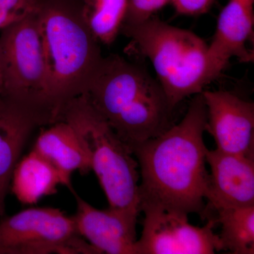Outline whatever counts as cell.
Returning <instances> with one entry per match:
<instances>
[{
  "instance_id": "19",
  "label": "cell",
  "mask_w": 254,
  "mask_h": 254,
  "mask_svg": "<svg viewBox=\"0 0 254 254\" xmlns=\"http://www.w3.org/2000/svg\"><path fill=\"white\" fill-rule=\"evenodd\" d=\"M36 3V0H0V30L27 17Z\"/></svg>"
},
{
  "instance_id": "13",
  "label": "cell",
  "mask_w": 254,
  "mask_h": 254,
  "mask_svg": "<svg viewBox=\"0 0 254 254\" xmlns=\"http://www.w3.org/2000/svg\"><path fill=\"white\" fill-rule=\"evenodd\" d=\"M253 3L230 0L219 15L216 31L208 46V57L214 79L218 77L232 58L242 63L254 60V53L247 48L253 37Z\"/></svg>"
},
{
  "instance_id": "2",
  "label": "cell",
  "mask_w": 254,
  "mask_h": 254,
  "mask_svg": "<svg viewBox=\"0 0 254 254\" xmlns=\"http://www.w3.org/2000/svg\"><path fill=\"white\" fill-rule=\"evenodd\" d=\"M46 72L47 100L55 121L85 94L103 59L83 15L82 0H36L34 9Z\"/></svg>"
},
{
  "instance_id": "16",
  "label": "cell",
  "mask_w": 254,
  "mask_h": 254,
  "mask_svg": "<svg viewBox=\"0 0 254 254\" xmlns=\"http://www.w3.org/2000/svg\"><path fill=\"white\" fill-rule=\"evenodd\" d=\"M210 216L221 225L222 250L234 254H254V206L221 208Z\"/></svg>"
},
{
  "instance_id": "6",
  "label": "cell",
  "mask_w": 254,
  "mask_h": 254,
  "mask_svg": "<svg viewBox=\"0 0 254 254\" xmlns=\"http://www.w3.org/2000/svg\"><path fill=\"white\" fill-rule=\"evenodd\" d=\"M0 69L1 95L56 122L47 100L46 66L34 10L1 30Z\"/></svg>"
},
{
  "instance_id": "14",
  "label": "cell",
  "mask_w": 254,
  "mask_h": 254,
  "mask_svg": "<svg viewBox=\"0 0 254 254\" xmlns=\"http://www.w3.org/2000/svg\"><path fill=\"white\" fill-rule=\"evenodd\" d=\"M33 150L51 164L59 173L62 185L71 191L74 172L86 175L91 171L90 159L72 127L64 120L48 125L37 137Z\"/></svg>"
},
{
  "instance_id": "10",
  "label": "cell",
  "mask_w": 254,
  "mask_h": 254,
  "mask_svg": "<svg viewBox=\"0 0 254 254\" xmlns=\"http://www.w3.org/2000/svg\"><path fill=\"white\" fill-rule=\"evenodd\" d=\"M210 167L201 216L208 210L254 206V158L207 148Z\"/></svg>"
},
{
  "instance_id": "22",
  "label": "cell",
  "mask_w": 254,
  "mask_h": 254,
  "mask_svg": "<svg viewBox=\"0 0 254 254\" xmlns=\"http://www.w3.org/2000/svg\"><path fill=\"white\" fill-rule=\"evenodd\" d=\"M245 1H249V2L253 3L254 4V0H245Z\"/></svg>"
},
{
  "instance_id": "21",
  "label": "cell",
  "mask_w": 254,
  "mask_h": 254,
  "mask_svg": "<svg viewBox=\"0 0 254 254\" xmlns=\"http://www.w3.org/2000/svg\"><path fill=\"white\" fill-rule=\"evenodd\" d=\"M1 93V69H0V94Z\"/></svg>"
},
{
  "instance_id": "17",
  "label": "cell",
  "mask_w": 254,
  "mask_h": 254,
  "mask_svg": "<svg viewBox=\"0 0 254 254\" xmlns=\"http://www.w3.org/2000/svg\"><path fill=\"white\" fill-rule=\"evenodd\" d=\"M128 0H82L83 15L100 43L110 45L120 33Z\"/></svg>"
},
{
  "instance_id": "18",
  "label": "cell",
  "mask_w": 254,
  "mask_h": 254,
  "mask_svg": "<svg viewBox=\"0 0 254 254\" xmlns=\"http://www.w3.org/2000/svg\"><path fill=\"white\" fill-rule=\"evenodd\" d=\"M173 0H128L123 26H133L152 18L158 10Z\"/></svg>"
},
{
  "instance_id": "7",
  "label": "cell",
  "mask_w": 254,
  "mask_h": 254,
  "mask_svg": "<svg viewBox=\"0 0 254 254\" xmlns=\"http://www.w3.org/2000/svg\"><path fill=\"white\" fill-rule=\"evenodd\" d=\"M98 254L58 208H29L0 221V254Z\"/></svg>"
},
{
  "instance_id": "9",
  "label": "cell",
  "mask_w": 254,
  "mask_h": 254,
  "mask_svg": "<svg viewBox=\"0 0 254 254\" xmlns=\"http://www.w3.org/2000/svg\"><path fill=\"white\" fill-rule=\"evenodd\" d=\"M207 110L205 131L217 148L254 158V105L227 91H202Z\"/></svg>"
},
{
  "instance_id": "12",
  "label": "cell",
  "mask_w": 254,
  "mask_h": 254,
  "mask_svg": "<svg viewBox=\"0 0 254 254\" xmlns=\"http://www.w3.org/2000/svg\"><path fill=\"white\" fill-rule=\"evenodd\" d=\"M76 200L73 215L78 234L100 254H137V220L108 208L99 210L72 191Z\"/></svg>"
},
{
  "instance_id": "11",
  "label": "cell",
  "mask_w": 254,
  "mask_h": 254,
  "mask_svg": "<svg viewBox=\"0 0 254 254\" xmlns=\"http://www.w3.org/2000/svg\"><path fill=\"white\" fill-rule=\"evenodd\" d=\"M48 115L0 94V217L13 172L31 135L39 127L53 124Z\"/></svg>"
},
{
  "instance_id": "4",
  "label": "cell",
  "mask_w": 254,
  "mask_h": 254,
  "mask_svg": "<svg viewBox=\"0 0 254 254\" xmlns=\"http://www.w3.org/2000/svg\"><path fill=\"white\" fill-rule=\"evenodd\" d=\"M120 32L131 38L138 51L151 62L173 108L185 98L199 94L213 81L208 45L193 32L152 18L123 26Z\"/></svg>"
},
{
  "instance_id": "8",
  "label": "cell",
  "mask_w": 254,
  "mask_h": 254,
  "mask_svg": "<svg viewBox=\"0 0 254 254\" xmlns=\"http://www.w3.org/2000/svg\"><path fill=\"white\" fill-rule=\"evenodd\" d=\"M145 215L137 254H211L222 251L215 220L203 227L189 222L188 215L155 208L142 209Z\"/></svg>"
},
{
  "instance_id": "5",
  "label": "cell",
  "mask_w": 254,
  "mask_h": 254,
  "mask_svg": "<svg viewBox=\"0 0 254 254\" xmlns=\"http://www.w3.org/2000/svg\"><path fill=\"white\" fill-rule=\"evenodd\" d=\"M60 120L77 133L104 190L109 208L138 218L141 212L138 164L130 148L94 109L84 94L65 105Z\"/></svg>"
},
{
  "instance_id": "1",
  "label": "cell",
  "mask_w": 254,
  "mask_h": 254,
  "mask_svg": "<svg viewBox=\"0 0 254 254\" xmlns=\"http://www.w3.org/2000/svg\"><path fill=\"white\" fill-rule=\"evenodd\" d=\"M206 124V106L200 93L180 123L132 148L141 177V212L155 208L202 215L209 174L203 141Z\"/></svg>"
},
{
  "instance_id": "3",
  "label": "cell",
  "mask_w": 254,
  "mask_h": 254,
  "mask_svg": "<svg viewBox=\"0 0 254 254\" xmlns=\"http://www.w3.org/2000/svg\"><path fill=\"white\" fill-rule=\"evenodd\" d=\"M84 95L131 150L173 125L175 108L160 83L118 55L103 58Z\"/></svg>"
},
{
  "instance_id": "20",
  "label": "cell",
  "mask_w": 254,
  "mask_h": 254,
  "mask_svg": "<svg viewBox=\"0 0 254 254\" xmlns=\"http://www.w3.org/2000/svg\"><path fill=\"white\" fill-rule=\"evenodd\" d=\"M215 0H173V3L179 14L195 16L207 12Z\"/></svg>"
},
{
  "instance_id": "15",
  "label": "cell",
  "mask_w": 254,
  "mask_h": 254,
  "mask_svg": "<svg viewBox=\"0 0 254 254\" xmlns=\"http://www.w3.org/2000/svg\"><path fill=\"white\" fill-rule=\"evenodd\" d=\"M11 190L22 204H36L57 193L61 178L54 167L32 150L18 160L11 177Z\"/></svg>"
}]
</instances>
